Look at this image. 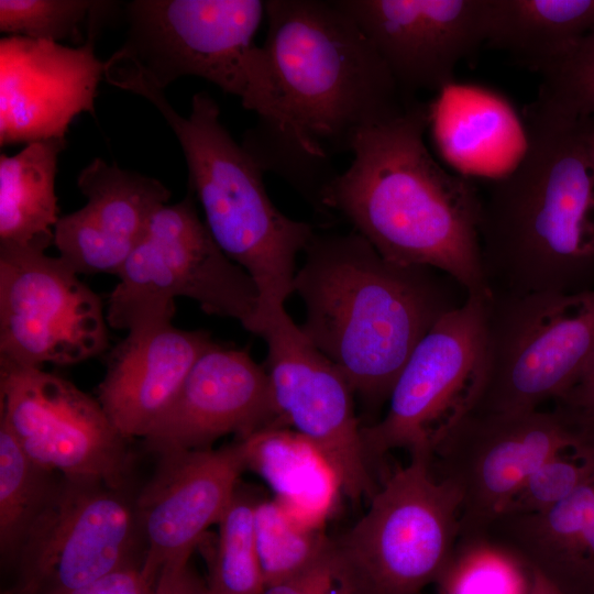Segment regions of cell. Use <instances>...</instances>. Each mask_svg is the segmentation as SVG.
Masks as SVG:
<instances>
[{
    "label": "cell",
    "mask_w": 594,
    "mask_h": 594,
    "mask_svg": "<svg viewBox=\"0 0 594 594\" xmlns=\"http://www.w3.org/2000/svg\"><path fill=\"white\" fill-rule=\"evenodd\" d=\"M431 105L429 128L447 160L465 168L480 167L490 152L499 150V136L515 132L516 118L504 100L477 89L459 88L457 84L438 94Z\"/></svg>",
    "instance_id": "484cf974"
},
{
    "label": "cell",
    "mask_w": 594,
    "mask_h": 594,
    "mask_svg": "<svg viewBox=\"0 0 594 594\" xmlns=\"http://www.w3.org/2000/svg\"><path fill=\"white\" fill-rule=\"evenodd\" d=\"M66 139L28 143L0 157V246L45 250L59 219L55 177Z\"/></svg>",
    "instance_id": "cb8c5ba5"
},
{
    "label": "cell",
    "mask_w": 594,
    "mask_h": 594,
    "mask_svg": "<svg viewBox=\"0 0 594 594\" xmlns=\"http://www.w3.org/2000/svg\"><path fill=\"white\" fill-rule=\"evenodd\" d=\"M59 474L35 463L0 421V553L13 564Z\"/></svg>",
    "instance_id": "4316f807"
},
{
    "label": "cell",
    "mask_w": 594,
    "mask_h": 594,
    "mask_svg": "<svg viewBox=\"0 0 594 594\" xmlns=\"http://www.w3.org/2000/svg\"><path fill=\"white\" fill-rule=\"evenodd\" d=\"M265 369L284 425L304 437L352 501H370L378 488L354 408V392L342 372L302 333L285 308L266 316Z\"/></svg>",
    "instance_id": "5bb4252c"
},
{
    "label": "cell",
    "mask_w": 594,
    "mask_h": 594,
    "mask_svg": "<svg viewBox=\"0 0 594 594\" xmlns=\"http://www.w3.org/2000/svg\"><path fill=\"white\" fill-rule=\"evenodd\" d=\"M525 146L481 198L479 238L491 294L594 289V118L537 97Z\"/></svg>",
    "instance_id": "6da1fadb"
},
{
    "label": "cell",
    "mask_w": 594,
    "mask_h": 594,
    "mask_svg": "<svg viewBox=\"0 0 594 594\" xmlns=\"http://www.w3.org/2000/svg\"><path fill=\"white\" fill-rule=\"evenodd\" d=\"M376 51L404 97L455 85L486 43L491 0H333Z\"/></svg>",
    "instance_id": "2e32d148"
},
{
    "label": "cell",
    "mask_w": 594,
    "mask_h": 594,
    "mask_svg": "<svg viewBox=\"0 0 594 594\" xmlns=\"http://www.w3.org/2000/svg\"><path fill=\"white\" fill-rule=\"evenodd\" d=\"M535 572L485 535L459 537L437 594H531Z\"/></svg>",
    "instance_id": "f546056e"
},
{
    "label": "cell",
    "mask_w": 594,
    "mask_h": 594,
    "mask_svg": "<svg viewBox=\"0 0 594 594\" xmlns=\"http://www.w3.org/2000/svg\"><path fill=\"white\" fill-rule=\"evenodd\" d=\"M266 15L261 0H134L123 45L105 62L110 84L135 78L163 90L195 76L240 98L257 118L282 116L273 70L254 38Z\"/></svg>",
    "instance_id": "8992f818"
},
{
    "label": "cell",
    "mask_w": 594,
    "mask_h": 594,
    "mask_svg": "<svg viewBox=\"0 0 594 594\" xmlns=\"http://www.w3.org/2000/svg\"><path fill=\"white\" fill-rule=\"evenodd\" d=\"M593 479L594 435L581 444L544 462L498 514L544 509L564 499Z\"/></svg>",
    "instance_id": "d6a6232c"
},
{
    "label": "cell",
    "mask_w": 594,
    "mask_h": 594,
    "mask_svg": "<svg viewBox=\"0 0 594 594\" xmlns=\"http://www.w3.org/2000/svg\"><path fill=\"white\" fill-rule=\"evenodd\" d=\"M485 300L468 296L416 345L400 371L384 417L362 427L371 461L395 449L432 455L472 413L486 372Z\"/></svg>",
    "instance_id": "30bf717a"
},
{
    "label": "cell",
    "mask_w": 594,
    "mask_h": 594,
    "mask_svg": "<svg viewBox=\"0 0 594 594\" xmlns=\"http://www.w3.org/2000/svg\"><path fill=\"white\" fill-rule=\"evenodd\" d=\"M594 516V479L538 512L496 515L483 535L564 594H582L581 552Z\"/></svg>",
    "instance_id": "7402d4cb"
},
{
    "label": "cell",
    "mask_w": 594,
    "mask_h": 594,
    "mask_svg": "<svg viewBox=\"0 0 594 594\" xmlns=\"http://www.w3.org/2000/svg\"><path fill=\"white\" fill-rule=\"evenodd\" d=\"M461 502L431 457L413 454L369 501L365 514L332 539L340 572L360 594H420L437 581L460 536Z\"/></svg>",
    "instance_id": "ba28073f"
},
{
    "label": "cell",
    "mask_w": 594,
    "mask_h": 594,
    "mask_svg": "<svg viewBox=\"0 0 594 594\" xmlns=\"http://www.w3.org/2000/svg\"><path fill=\"white\" fill-rule=\"evenodd\" d=\"M116 87L147 99L175 133L188 169L189 191L200 202L212 238L255 283L260 295L258 331L264 318L294 293L296 261L315 231L284 215L271 200L263 169L220 122V109L207 92L191 99L187 117L164 91L139 79Z\"/></svg>",
    "instance_id": "5b68a950"
},
{
    "label": "cell",
    "mask_w": 594,
    "mask_h": 594,
    "mask_svg": "<svg viewBox=\"0 0 594 594\" xmlns=\"http://www.w3.org/2000/svg\"><path fill=\"white\" fill-rule=\"evenodd\" d=\"M594 31V0H491L486 43L541 74Z\"/></svg>",
    "instance_id": "603a6c76"
},
{
    "label": "cell",
    "mask_w": 594,
    "mask_h": 594,
    "mask_svg": "<svg viewBox=\"0 0 594 594\" xmlns=\"http://www.w3.org/2000/svg\"><path fill=\"white\" fill-rule=\"evenodd\" d=\"M155 581L143 569V556L68 594H148Z\"/></svg>",
    "instance_id": "d590c367"
},
{
    "label": "cell",
    "mask_w": 594,
    "mask_h": 594,
    "mask_svg": "<svg viewBox=\"0 0 594 594\" xmlns=\"http://www.w3.org/2000/svg\"><path fill=\"white\" fill-rule=\"evenodd\" d=\"M593 145H594V131H593Z\"/></svg>",
    "instance_id": "60d3db41"
},
{
    "label": "cell",
    "mask_w": 594,
    "mask_h": 594,
    "mask_svg": "<svg viewBox=\"0 0 594 594\" xmlns=\"http://www.w3.org/2000/svg\"><path fill=\"white\" fill-rule=\"evenodd\" d=\"M241 145L264 173L286 179L323 213V194L339 174L329 155L258 121L245 131Z\"/></svg>",
    "instance_id": "1f68e13d"
},
{
    "label": "cell",
    "mask_w": 594,
    "mask_h": 594,
    "mask_svg": "<svg viewBox=\"0 0 594 594\" xmlns=\"http://www.w3.org/2000/svg\"><path fill=\"white\" fill-rule=\"evenodd\" d=\"M134 498L129 488L59 475L1 594H68L142 557Z\"/></svg>",
    "instance_id": "7c38bea8"
},
{
    "label": "cell",
    "mask_w": 594,
    "mask_h": 594,
    "mask_svg": "<svg viewBox=\"0 0 594 594\" xmlns=\"http://www.w3.org/2000/svg\"><path fill=\"white\" fill-rule=\"evenodd\" d=\"M59 256L0 246V360L70 365L108 348L100 297Z\"/></svg>",
    "instance_id": "9a60e30c"
},
{
    "label": "cell",
    "mask_w": 594,
    "mask_h": 594,
    "mask_svg": "<svg viewBox=\"0 0 594 594\" xmlns=\"http://www.w3.org/2000/svg\"><path fill=\"white\" fill-rule=\"evenodd\" d=\"M117 4L100 0H0V30L10 36L79 46L98 35Z\"/></svg>",
    "instance_id": "4dcf8cb0"
},
{
    "label": "cell",
    "mask_w": 594,
    "mask_h": 594,
    "mask_svg": "<svg viewBox=\"0 0 594 594\" xmlns=\"http://www.w3.org/2000/svg\"><path fill=\"white\" fill-rule=\"evenodd\" d=\"M262 45L289 133L328 154L399 114L404 97L358 25L334 1L267 0Z\"/></svg>",
    "instance_id": "277c9868"
},
{
    "label": "cell",
    "mask_w": 594,
    "mask_h": 594,
    "mask_svg": "<svg viewBox=\"0 0 594 594\" xmlns=\"http://www.w3.org/2000/svg\"><path fill=\"white\" fill-rule=\"evenodd\" d=\"M0 421L42 468L129 488V439L97 398L42 367L0 360Z\"/></svg>",
    "instance_id": "4fadbf2b"
},
{
    "label": "cell",
    "mask_w": 594,
    "mask_h": 594,
    "mask_svg": "<svg viewBox=\"0 0 594 594\" xmlns=\"http://www.w3.org/2000/svg\"><path fill=\"white\" fill-rule=\"evenodd\" d=\"M215 341L205 330L157 322L128 331L107 358L97 399L123 437L143 439Z\"/></svg>",
    "instance_id": "44dd1931"
},
{
    "label": "cell",
    "mask_w": 594,
    "mask_h": 594,
    "mask_svg": "<svg viewBox=\"0 0 594 594\" xmlns=\"http://www.w3.org/2000/svg\"><path fill=\"white\" fill-rule=\"evenodd\" d=\"M431 105L417 99L361 131L352 162L327 187L323 213L344 218L384 258L451 277L466 296L488 299L479 238L481 196L430 154Z\"/></svg>",
    "instance_id": "7a4b0ae2"
},
{
    "label": "cell",
    "mask_w": 594,
    "mask_h": 594,
    "mask_svg": "<svg viewBox=\"0 0 594 594\" xmlns=\"http://www.w3.org/2000/svg\"><path fill=\"white\" fill-rule=\"evenodd\" d=\"M156 455L154 473L134 496L143 569L153 581L163 568L189 562L207 529L219 522L246 470L239 439L220 448Z\"/></svg>",
    "instance_id": "e0dca14e"
},
{
    "label": "cell",
    "mask_w": 594,
    "mask_h": 594,
    "mask_svg": "<svg viewBox=\"0 0 594 594\" xmlns=\"http://www.w3.org/2000/svg\"><path fill=\"white\" fill-rule=\"evenodd\" d=\"M558 404L594 426V355L579 382Z\"/></svg>",
    "instance_id": "74e56055"
},
{
    "label": "cell",
    "mask_w": 594,
    "mask_h": 594,
    "mask_svg": "<svg viewBox=\"0 0 594 594\" xmlns=\"http://www.w3.org/2000/svg\"><path fill=\"white\" fill-rule=\"evenodd\" d=\"M195 196L162 206L118 273L107 322L130 331L173 322L175 299L195 300L209 315L235 319L257 334L260 295L251 276L220 249L197 212Z\"/></svg>",
    "instance_id": "52a82bcc"
},
{
    "label": "cell",
    "mask_w": 594,
    "mask_h": 594,
    "mask_svg": "<svg viewBox=\"0 0 594 594\" xmlns=\"http://www.w3.org/2000/svg\"><path fill=\"white\" fill-rule=\"evenodd\" d=\"M258 497L240 482L218 525L209 562V594H262L265 582L255 535Z\"/></svg>",
    "instance_id": "f1b7e54d"
},
{
    "label": "cell",
    "mask_w": 594,
    "mask_h": 594,
    "mask_svg": "<svg viewBox=\"0 0 594 594\" xmlns=\"http://www.w3.org/2000/svg\"><path fill=\"white\" fill-rule=\"evenodd\" d=\"M535 572V571H534ZM531 594H564L537 572H535L534 586Z\"/></svg>",
    "instance_id": "ab89813d"
},
{
    "label": "cell",
    "mask_w": 594,
    "mask_h": 594,
    "mask_svg": "<svg viewBox=\"0 0 594 594\" xmlns=\"http://www.w3.org/2000/svg\"><path fill=\"white\" fill-rule=\"evenodd\" d=\"M581 587L582 594H594V516L582 546Z\"/></svg>",
    "instance_id": "f35d334b"
},
{
    "label": "cell",
    "mask_w": 594,
    "mask_h": 594,
    "mask_svg": "<svg viewBox=\"0 0 594 594\" xmlns=\"http://www.w3.org/2000/svg\"><path fill=\"white\" fill-rule=\"evenodd\" d=\"M272 427L286 426L265 366L246 350L213 342L142 440L147 451L160 454L211 448L223 436L240 439Z\"/></svg>",
    "instance_id": "ac0fdd59"
},
{
    "label": "cell",
    "mask_w": 594,
    "mask_h": 594,
    "mask_svg": "<svg viewBox=\"0 0 594 594\" xmlns=\"http://www.w3.org/2000/svg\"><path fill=\"white\" fill-rule=\"evenodd\" d=\"M592 435L594 426L561 404L552 410L465 416L431 455L435 475L460 496L459 537L483 535L532 473Z\"/></svg>",
    "instance_id": "8fae6325"
},
{
    "label": "cell",
    "mask_w": 594,
    "mask_h": 594,
    "mask_svg": "<svg viewBox=\"0 0 594 594\" xmlns=\"http://www.w3.org/2000/svg\"><path fill=\"white\" fill-rule=\"evenodd\" d=\"M486 372L472 413L520 414L561 402L594 355V289L491 294Z\"/></svg>",
    "instance_id": "9c48e42d"
},
{
    "label": "cell",
    "mask_w": 594,
    "mask_h": 594,
    "mask_svg": "<svg viewBox=\"0 0 594 594\" xmlns=\"http://www.w3.org/2000/svg\"><path fill=\"white\" fill-rule=\"evenodd\" d=\"M255 535L265 587L311 568L332 546L321 525L299 518L275 498L258 499Z\"/></svg>",
    "instance_id": "83f0119b"
},
{
    "label": "cell",
    "mask_w": 594,
    "mask_h": 594,
    "mask_svg": "<svg viewBox=\"0 0 594 594\" xmlns=\"http://www.w3.org/2000/svg\"><path fill=\"white\" fill-rule=\"evenodd\" d=\"M294 279L299 326L370 407L388 402L409 355L454 301L444 273L384 258L362 235L315 233ZM460 286V285H459Z\"/></svg>",
    "instance_id": "3957f363"
},
{
    "label": "cell",
    "mask_w": 594,
    "mask_h": 594,
    "mask_svg": "<svg viewBox=\"0 0 594 594\" xmlns=\"http://www.w3.org/2000/svg\"><path fill=\"white\" fill-rule=\"evenodd\" d=\"M540 76L539 98L572 114L594 118V31Z\"/></svg>",
    "instance_id": "836d02e7"
},
{
    "label": "cell",
    "mask_w": 594,
    "mask_h": 594,
    "mask_svg": "<svg viewBox=\"0 0 594 594\" xmlns=\"http://www.w3.org/2000/svg\"><path fill=\"white\" fill-rule=\"evenodd\" d=\"M262 594H360L339 571L330 552L311 568L286 581L268 585Z\"/></svg>",
    "instance_id": "e575fe53"
},
{
    "label": "cell",
    "mask_w": 594,
    "mask_h": 594,
    "mask_svg": "<svg viewBox=\"0 0 594 594\" xmlns=\"http://www.w3.org/2000/svg\"><path fill=\"white\" fill-rule=\"evenodd\" d=\"M239 440L246 470L270 485L275 499L299 518L321 525L340 488L317 450L287 427L265 428Z\"/></svg>",
    "instance_id": "d4e9b609"
},
{
    "label": "cell",
    "mask_w": 594,
    "mask_h": 594,
    "mask_svg": "<svg viewBox=\"0 0 594 594\" xmlns=\"http://www.w3.org/2000/svg\"><path fill=\"white\" fill-rule=\"evenodd\" d=\"M148 594H209V591L186 562L163 568Z\"/></svg>",
    "instance_id": "8d00e7d4"
},
{
    "label": "cell",
    "mask_w": 594,
    "mask_h": 594,
    "mask_svg": "<svg viewBox=\"0 0 594 594\" xmlns=\"http://www.w3.org/2000/svg\"><path fill=\"white\" fill-rule=\"evenodd\" d=\"M97 35L77 47L21 36L0 41V143L65 139L81 112H95L103 65Z\"/></svg>",
    "instance_id": "d6986e66"
},
{
    "label": "cell",
    "mask_w": 594,
    "mask_h": 594,
    "mask_svg": "<svg viewBox=\"0 0 594 594\" xmlns=\"http://www.w3.org/2000/svg\"><path fill=\"white\" fill-rule=\"evenodd\" d=\"M77 185L87 202L59 217L54 228L58 256L77 274L118 275L170 191L153 177L102 158L80 172Z\"/></svg>",
    "instance_id": "ffe728a7"
}]
</instances>
